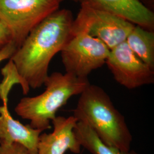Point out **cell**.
Listing matches in <instances>:
<instances>
[{"mask_svg":"<svg viewBox=\"0 0 154 154\" xmlns=\"http://www.w3.org/2000/svg\"><path fill=\"white\" fill-rule=\"evenodd\" d=\"M73 17L68 9H58L28 34L9 59L20 79L23 94L41 88L49 75L50 63L72 37Z\"/></svg>","mask_w":154,"mask_h":154,"instance_id":"cell-1","label":"cell"},{"mask_svg":"<svg viewBox=\"0 0 154 154\" xmlns=\"http://www.w3.org/2000/svg\"><path fill=\"white\" fill-rule=\"evenodd\" d=\"M72 112L78 122L88 125L106 144L123 151L130 150L132 137L125 118L103 88L90 84L80 94Z\"/></svg>","mask_w":154,"mask_h":154,"instance_id":"cell-2","label":"cell"},{"mask_svg":"<svg viewBox=\"0 0 154 154\" xmlns=\"http://www.w3.org/2000/svg\"><path fill=\"white\" fill-rule=\"evenodd\" d=\"M90 84L88 79L65 72H53L45 81L46 88L38 95L24 97L15 108L17 114L29 120L32 128L43 131L50 128V122L60 108L72 96L80 95Z\"/></svg>","mask_w":154,"mask_h":154,"instance_id":"cell-3","label":"cell"},{"mask_svg":"<svg viewBox=\"0 0 154 154\" xmlns=\"http://www.w3.org/2000/svg\"><path fill=\"white\" fill-rule=\"evenodd\" d=\"M135 25L85 0L81 3V9L73 21L72 34L86 33L98 39L111 50L126 41Z\"/></svg>","mask_w":154,"mask_h":154,"instance_id":"cell-4","label":"cell"},{"mask_svg":"<svg viewBox=\"0 0 154 154\" xmlns=\"http://www.w3.org/2000/svg\"><path fill=\"white\" fill-rule=\"evenodd\" d=\"M63 0H0V21L11 33L18 49L28 34L59 9Z\"/></svg>","mask_w":154,"mask_h":154,"instance_id":"cell-5","label":"cell"},{"mask_svg":"<svg viewBox=\"0 0 154 154\" xmlns=\"http://www.w3.org/2000/svg\"><path fill=\"white\" fill-rule=\"evenodd\" d=\"M110 50L101 41L84 33L73 34L61 51L66 73L88 79L106 63Z\"/></svg>","mask_w":154,"mask_h":154,"instance_id":"cell-6","label":"cell"},{"mask_svg":"<svg viewBox=\"0 0 154 154\" xmlns=\"http://www.w3.org/2000/svg\"><path fill=\"white\" fill-rule=\"evenodd\" d=\"M106 63L116 81L128 89L154 83V69L140 60L126 41L110 50Z\"/></svg>","mask_w":154,"mask_h":154,"instance_id":"cell-7","label":"cell"},{"mask_svg":"<svg viewBox=\"0 0 154 154\" xmlns=\"http://www.w3.org/2000/svg\"><path fill=\"white\" fill-rule=\"evenodd\" d=\"M51 122L53 132L39 136L38 154H64L67 150L79 154L82 146L74 132L77 119L72 116L67 118L59 116Z\"/></svg>","mask_w":154,"mask_h":154,"instance_id":"cell-8","label":"cell"},{"mask_svg":"<svg viewBox=\"0 0 154 154\" xmlns=\"http://www.w3.org/2000/svg\"><path fill=\"white\" fill-rule=\"evenodd\" d=\"M42 132L13 118L8 103L0 107V143H18L26 149L29 154H38L39 138Z\"/></svg>","mask_w":154,"mask_h":154,"instance_id":"cell-9","label":"cell"},{"mask_svg":"<svg viewBox=\"0 0 154 154\" xmlns=\"http://www.w3.org/2000/svg\"><path fill=\"white\" fill-rule=\"evenodd\" d=\"M94 5L110 11L135 25L154 31V13L138 0H89Z\"/></svg>","mask_w":154,"mask_h":154,"instance_id":"cell-10","label":"cell"},{"mask_svg":"<svg viewBox=\"0 0 154 154\" xmlns=\"http://www.w3.org/2000/svg\"><path fill=\"white\" fill-rule=\"evenodd\" d=\"M126 42L140 60L154 69V31L135 25Z\"/></svg>","mask_w":154,"mask_h":154,"instance_id":"cell-11","label":"cell"},{"mask_svg":"<svg viewBox=\"0 0 154 154\" xmlns=\"http://www.w3.org/2000/svg\"><path fill=\"white\" fill-rule=\"evenodd\" d=\"M74 132L81 146L93 154H139L134 150L123 151L103 143L86 123L78 122Z\"/></svg>","mask_w":154,"mask_h":154,"instance_id":"cell-12","label":"cell"},{"mask_svg":"<svg viewBox=\"0 0 154 154\" xmlns=\"http://www.w3.org/2000/svg\"><path fill=\"white\" fill-rule=\"evenodd\" d=\"M0 154H29L27 149L18 143H0Z\"/></svg>","mask_w":154,"mask_h":154,"instance_id":"cell-13","label":"cell"},{"mask_svg":"<svg viewBox=\"0 0 154 154\" xmlns=\"http://www.w3.org/2000/svg\"><path fill=\"white\" fill-rule=\"evenodd\" d=\"M17 49L18 47L13 41L6 45L0 49V62L6 59H10Z\"/></svg>","mask_w":154,"mask_h":154,"instance_id":"cell-14","label":"cell"},{"mask_svg":"<svg viewBox=\"0 0 154 154\" xmlns=\"http://www.w3.org/2000/svg\"><path fill=\"white\" fill-rule=\"evenodd\" d=\"M12 41L11 34L9 29L0 21V49Z\"/></svg>","mask_w":154,"mask_h":154,"instance_id":"cell-15","label":"cell"},{"mask_svg":"<svg viewBox=\"0 0 154 154\" xmlns=\"http://www.w3.org/2000/svg\"><path fill=\"white\" fill-rule=\"evenodd\" d=\"M138 1L146 8L154 12V0H138Z\"/></svg>","mask_w":154,"mask_h":154,"instance_id":"cell-16","label":"cell"},{"mask_svg":"<svg viewBox=\"0 0 154 154\" xmlns=\"http://www.w3.org/2000/svg\"><path fill=\"white\" fill-rule=\"evenodd\" d=\"M72 1H74V2H79L81 4L83 1H85V0H72Z\"/></svg>","mask_w":154,"mask_h":154,"instance_id":"cell-17","label":"cell"}]
</instances>
